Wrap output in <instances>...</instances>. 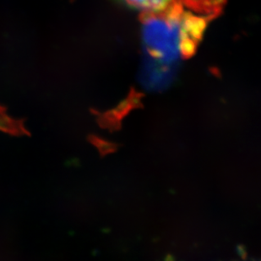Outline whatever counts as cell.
<instances>
[{
    "label": "cell",
    "mask_w": 261,
    "mask_h": 261,
    "mask_svg": "<svg viewBox=\"0 0 261 261\" xmlns=\"http://www.w3.org/2000/svg\"><path fill=\"white\" fill-rule=\"evenodd\" d=\"M141 19L148 54L166 64L191 57L212 20L188 10L179 1L160 12L141 13Z\"/></svg>",
    "instance_id": "6da1fadb"
},
{
    "label": "cell",
    "mask_w": 261,
    "mask_h": 261,
    "mask_svg": "<svg viewBox=\"0 0 261 261\" xmlns=\"http://www.w3.org/2000/svg\"><path fill=\"white\" fill-rule=\"evenodd\" d=\"M184 7L193 12L214 19L219 15L226 0H178Z\"/></svg>",
    "instance_id": "7a4b0ae2"
},
{
    "label": "cell",
    "mask_w": 261,
    "mask_h": 261,
    "mask_svg": "<svg viewBox=\"0 0 261 261\" xmlns=\"http://www.w3.org/2000/svg\"><path fill=\"white\" fill-rule=\"evenodd\" d=\"M141 13L160 12L174 5L178 0H118Z\"/></svg>",
    "instance_id": "3957f363"
},
{
    "label": "cell",
    "mask_w": 261,
    "mask_h": 261,
    "mask_svg": "<svg viewBox=\"0 0 261 261\" xmlns=\"http://www.w3.org/2000/svg\"><path fill=\"white\" fill-rule=\"evenodd\" d=\"M91 141L94 145L98 147L101 155H108L109 153H114L118 149V145L115 143H112L109 141H104L101 139L97 138L93 136L91 138Z\"/></svg>",
    "instance_id": "277c9868"
}]
</instances>
